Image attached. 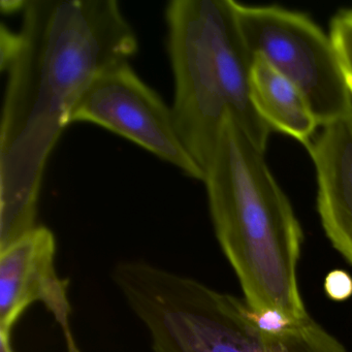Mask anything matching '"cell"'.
I'll use <instances>...</instances> for the list:
<instances>
[{
    "label": "cell",
    "mask_w": 352,
    "mask_h": 352,
    "mask_svg": "<svg viewBox=\"0 0 352 352\" xmlns=\"http://www.w3.org/2000/svg\"><path fill=\"white\" fill-rule=\"evenodd\" d=\"M18 32L1 26L8 73L0 129V251L36 228L45 168L88 88L129 60L137 36L115 0L23 1Z\"/></svg>",
    "instance_id": "1"
},
{
    "label": "cell",
    "mask_w": 352,
    "mask_h": 352,
    "mask_svg": "<svg viewBox=\"0 0 352 352\" xmlns=\"http://www.w3.org/2000/svg\"><path fill=\"white\" fill-rule=\"evenodd\" d=\"M216 236L257 316L310 317L298 284L302 230L261 151L226 115L205 168Z\"/></svg>",
    "instance_id": "2"
},
{
    "label": "cell",
    "mask_w": 352,
    "mask_h": 352,
    "mask_svg": "<svg viewBox=\"0 0 352 352\" xmlns=\"http://www.w3.org/2000/svg\"><path fill=\"white\" fill-rule=\"evenodd\" d=\"M175 79V124L205 172L226 115L265 152L272 129L250 98L253 57L236 21L234 0H173L166 11Z\"/></svg>",
    "instance_id": "3"
},
{
    "label": "cell",
    "mask_w": 352,
    "mask_h": 352,
    "mask_svg": "<svg viewBox=\"0 0 352 352\" xmlns=\"http://www.w3.org/2000/svg\"><path fill=\"white\" fill-rule=\"evenodd\" d=\"M113 278L153 352H265L263 329L245 300L145 261L118 263Z\"/></svg>",
    "instance_id": "4"
},
{
    "label": "cell",
    "mask_w": 352,
    "mask_h": 352,
    "mask_svg": "<svg viewBox=\"0 0 352 352\" xmlns=\"http://www.w3.org/2000/svg\"><path fill=\"white\" fill-rule=\"evenodd\" d=\"M234 12L251 56L263 57L300 90L318 126L352 117L351 92L333 41L308 16L236 1Z\"/></svg>",
    "instance_id": "5"
},
{
    "label": "cell",
    "mask_w": 352,
    "mask_h": 352,
    "mask_svg": "<svg viewBox=\"0 0 352 352\" xmlns=\"http://www.w3.org/2000/svg\"><path fill=\"white\" fill-rule=\"evenodd\" d=\"M79 121L106 127L204 182L205 172L183 144L172 108L138 77L129 61L96 78L72 115L71 123Z\"/></svg>",
    "instance_id": "6"
},
{
    "label": "cell",
    "mask_w": 352,
    "mask_h": 352,
    "mask_svg": "<svg viewBox=\"0 0 352 352\" xmlns=\"http://www.w3.org/2000/svg\"><path fill=\"white\" fill-rule=\"evenodd\" d=\"M55 251L54 234L45 226L0 251V333H11L22 313L41 302L65 329L71 352H77L69 327L67 282L55 271Z\"/></svg>",
    "instance_id": "7"
},
{
    "label": "cell",
    "mask_w": 352,
    "mask_h": 352,
    "mask_svg": "<svg viewBox=\"0 0 352 352\" xmlns=\"http://www.w3.org/2000/svg\"><path fill=\"white\" fill-rule=\"evenodd\" d=\"M314 164L317 210L333 248L352 265V117L322 127L305 145Z\"/></svg>",
    "instance_id": "8"
},
{
    "label": "cell",
    "mask_w": 352,
    "mask_h": 352,
    "mask_svg": "<svg viewBox=\"0 0 352 352\" xmlns=\"http://www.w3.org/2000/svg\"><path fill=\"white\" fill-rule=\"evenodd\" d=\"M250 98L261 118L271 127L308 144L318 123L300 90L274 69L263 57H253Z\"/></svg>",
    "instance_id": "9"
},
{
    "label": "cell",
    "mask_w": 352,
    "mask_h": 352,
    "mask_svg": "<svg viewBox=\"0 0 352 352\" xmlns=\"http://www.w3.org/2000/svg\"><path fill=\"white\" fill-rule=\"evenodd\" d=\"M263 340L265 352H348L311 317L283 323L275 329H263Z\"/></svg>",
    "instance_id": "10"
},
{
    "label": "cell",
    "mask_w": 352,
    "mask_h": 352,
    "mask_svg": "<svg viewBox=\"0 0 352 352\" xmlns=\"http://www.w3.org/2000/svg\"><path fill=\"white\" fill-rule=\"evenodd\" d=\"M329 36L352 96V10H344L333 18Z\"/></svg>",
    "instance_id": "11"
},
{
    "label": "cell",
    "mask_w": 352,
    "mask_h": 352,
    "mask_svg": "<svg viewBox=\"0 0 352 352\" xmlns=\"http://www.w3.org/2000/svg\"><path fill=\"white\" fill-rule=\"evenodd\" d=\"M327 296L335 302H344L352 296V278L347 272L333 270L324 280Z\"/></svg>",
    "instance_id": "12"
},
{
    "label": "cell",
    "mask_w": 352,
    "mask_h": 352,
    "mask_svg": "<svg viewBox=\"0 0 352 352\" xmlns=\"http://www.w3.org/2000/svg\"><path fill=\"white\" fill-rule=\"evenodd\" d=\"M0 352H14L10 342V333H0Z\"/></svg>",
    "instance_id": "13"
}]
</instances>
